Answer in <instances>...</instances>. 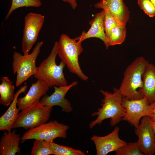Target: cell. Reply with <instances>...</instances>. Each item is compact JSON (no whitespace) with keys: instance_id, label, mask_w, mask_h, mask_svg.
I'll return each instance as SVG.
<instances>
[{"instance_id":"cb8c5ba5","label":"cell","mask_w":155,"mask_h":155,"mask_svg":"<svg viewBox=\"0 0 155 155\" xmlns=\"http://www.w3.org/2000/svg\"><path fill=\"white\" fill-rule=\"evenodd\" d=\"M37 0H12L11 4L8 11L11 14L16 9L24 7H34Z\"/></svg>"},{"instance_id":"52a82bcc","label":"cell","mask_w":155,"mask_h":155,"mask_svg":"<svg viewBox=\"0 0 155 155\" xmlns=\"http://www.w3.org/2000/svg\"><path fill=\"white\" fill-rule=\"evenodd\" d=\"M69 127L57 120L51 121L38 126L29 129L21 137V140L34 139L53 141L57 138H66Z\"/></svg>"},{"instance_id":"e0dca14e","label":"cell","mask_w":155,"mask_h":155,"mask_svg":"<svg viewBox=\"0 0 155 155\" xmlns=\"http://www.w3.org/2000/svg\"><path fill=\"white\" fill-rule=\"evenodd\" d=\"M143 85L138 91L150 104L155 103V65L149 63L142 77Z\"/></svg>"},{"instance_id":"484cf974","label":"cell","mask_w":155,"mask_h":155,"mask_svg":"<svg viewBox=\"0 0 155 155\" xmlns=\"http://www.w3.org/2000/svg\"><path fill=\"white\" fill-rule=\"evenodd\" d=\"M105 12L104 25L105 34L108 39L111 30L117 26L118 24L113 18L109 12L106 11Z\"/></svg>"},{"instance_id":"7c38bea8","label":"cell","mask_w":155,"mask_h":155,"mask_svg":"<svg viewBox=\"0 0 155 155\" xmlns=\"http://www.w3.org/2000/svg\"><path fill=\"white\" fill-rule=\"evenodd\" d=\"M77 84L78 82L74 81L71 84L65 86H54V92L50 96H44L40 102L43 104L50 107L59 106L62 108V112H70L73 111V108L70 102L65 98V96L69 90Z\"/></svg>"},{"instance_id":"30bf717a","label":"cell","mask_w":155,"mask_h":155,"mask_svg":"<svg viewBox=\"0 0 155 155\" xmlns=\"http://www.w3.org/2000/svg\"><path fill=\"white\" fill-rule=\"evenodd\" d=\"M150 118L147 116L143 117L140 123L135 128V133L138 137L137 143L144 155H152L155 153V137Z\"/></svg>"},{"instance_id":"603a6c76","label":"cell","mask_w":155,"mask_h":155,"mask_svg":"<svg viewBox=\"0 0 155 155\" xmlns=\"http://www.w3.org/2000/svg\"><path fill=\"white\" fill-rule=\"evenodd\" d=\"M115 152L116 155H144L140 150L137 142L127 143Z\"/></svg>"},{"instance_id":"83f0119b","label":"cell","mask_w":155,"mask_h":155,"mask_svg":"<svg viewBox=\"0 0 155 155\" xmlns=\"http://www.w3.org/2000/svg\"><path fill=\"white\" fill-rule=\"evenodd\" d=\"M150 121L154 131L155 137V122L152 121L151 119V118L150 119Z\"/></svg>"},{"instance_id":"6da1fadb","label":"cell","mask_w":155,"mask_h":155,"mask_svg":"<svg viewBox=\"0 0 155 155\" xmlns=\"http://www.w3.org/2000/svg\"><path fill=\"white\" fill-rule=\"evenodd\" d=\"M149 63L143 57H139L127 67L119 89L123 97L131 100L144 97L138 90L143 86V75Z\"/></svg>"},{"instance_id":"9c48e42d","label":"cell","mask_w":155,"mask_h":155,"mask_svg":"<svg viewBox=\"0 0 155 155\" xmlns=\"http://www.w3.org/2000/svg\"><path fill=\"white\" fill-rule=\"evenodd\" d=\"M24 27L22 42L24 55L29 54L36 41L45 20L44 16L33 12L28 13L24 19Z\"/></svg>"},{"instance_id":"277c9868","label":"cell","mask_w":155,"mask_h":155,"mask_svg":"<svg viewBox=\"0 0 155 155\" xmlns=\"http://www.w3.org/2000/svg\"><path fill=\"white\" fill-rule=\"evenodd\" d=\"M83 50L82 42L77 41L76 38H71L65 34L61 35L58 42V56L71 72L86 81L88 77L82 72L78 61L79 56Z\"/></svg>"},{"instance_id":"5b68a950","label":"cell","mask_w":155,"mask_h":155,"mask_svg":"<svg viewBox=\"0 0 155 155\" xmlns=\"http://www.w3.org/2000/svg\"><path fill=\"white\" fill-rule=\"evenodd\" d=\"M43 44L42 42H37L30 54L23 55L18 52H14L12 67L14 74H16V86H19L35 74L37 68L36 61Z\"/></svg>"},{"instance_id":"ffe728a7","label":"cell","mask_w":155,"mask_h":155,"mask_svg":"<svg viewBox=\"0 0 155 155\" xmlns=\"http://www.w3.org/2000/svg\"><path fill=\"white\" fill-rule=\"evenodd\" d=\"M126 25L118 24L111 30L108 37L109 46L120 44L124 41L126 36Z\"/></svg>"},{"instance_id":"d6986e66","label":"cell","mask_w":155,"mask_h":155,"mask_svg":"<svg viewBox=\"0 0 155 155\" xmlns=\"http://www.w3.org/2000/svg\"><path fill=\"white\" fill-rule=\"evenodd\" d=\"M0 80L1 83L0 85V104L8 106L14 99V86L7 77H2Z\"/></svg>"},{"instance_id":"5bb4252c","label":"cell","mask_w":155,"mask_h":155,"mask_svg":"<svg viewBox=\"0 0 155 155\" xmlns=\"http://www.w3.org/2000/svg\"><path fill=\"white\" fill-rule=\"evenodd\" d=\"M105 14V12L103 10L96 13L94 18L90 21L89 23L91 27L86 32L83 31L80 35L76 38L77 40L82 42L88 38H97L103 41L106 48L107 49L109 46L105 31L104 25Z\"/></svg>"},{"instance_id":"9a60e30c","label":"cell","mask_w":155,"mask_h":155,"mask_svg":"<svg viewBox=\"0 0 155 155\" xmlns=\"http://www.w3.org/2000/svg\"><path fill=\"white\" fill-rule=\"evenodd\" d=\"M49 87L44 81L37 80L32 84L29 90L23 97L18 98L17 106L20 110L23 111L40 101L41 97L46 95Z\"/></svg>"},{"instance_id":"4316f807","label":"cell","mask_w":155,"mask_h":155,"mask_svg":"<svg viewBox=\"0 0 155 155\" xmlns=\"http://www.w3.org/2000/svg\"><path fill=\"white\" fill-rule=\"evenodd\" d=\"M65 2L69 3L73 9H75L77 6L76 0H61Z\"/></svg>"},{"instance_id":"3957f363","label":"cell","mask_w":155,"mask_h":155,"mask_svg":"<svg viewBox=\"0 0 155 155\" xmlns=\"http://www.w3.org/2000/svg\"><path fill=\"white\" fill-rule=\"evenodd\" d=\"M58 48V42L56 41L51 53L37 67L36 72L34 75L36 79L43 81L50 88L68 85L63 71L65 64L62 61L59 65L56 63Z\"/></svg>"},{"instance_id":"f1b7e54d","label":"cell","mask_w":155,"mask_h":155,"mask_svg":"<svg viewBox=\"0 0 155 155\" xmlns=\"http://www.w3.org/2000/svg\"><path fill=\"white\" fill-rule=\"evenodd\" d=\"M154 117L152 118H151V119L154 121L155 122V105L153 110Z\"/></svg>"},{"instance_id":"44dd1931","label":"cell","mask_w":155,"mask_h":155,"mask_svg":"<svg viewBox=\"0 0 155 155\" xmlns=\"http://www.w3.org/2000/svg\"><path fill=\"white\" fill-rule=\"evenodd\" d=\"M31 155L53 154L50 146V142L44 140L35 139L31 152Z\"/></svg>"},{"instance_id":"7a4b0ae2","label":"cell","mask_w":155,"mask_h":155,"mask_svg":"<svg viewBox=\"0 0 155 155\" xmlns=\"http://www.w3.org/2000/svg\"><path fill=\"white\" fill-rule=\"evenodd\" d=\"M113 91L111 93L102 90H100L104 96L102 100V107L91 114L92 116L97 117L89 124L90 129L96 125H100L103 120L109 118L111 119V125L114 126L120 122L125 115V109L122 104L123 96L119 89L114 88Z\"/></svg>"},{"instance_id":"f546056e","label":"cell","mask_w":155,"mask_h":155,"mask_svg":"<svg viewBox=\"0 0 155 155\" xmlns=\"http://www.w3.org/2000/svg\"><path fill=\"white\" fill-rule=\"evenodd\" d=\"M155 7V0H150Z\"/></svg>"},{"instance_id":"d4e9b609","label":"cell","mask_w":155,"mask_h":155,"mask_svg":"<svg viewBox=\"0 0 155 155\" xmlns=\"http://www.w3.org/2000/svg\"><path fill=\"white\" fill-rule=\"evenodd\" d=\"M137 4L150 17L155 16V7L150 0H137Z\"/></svg>"},{"instance_id":"7402d4cb","label":"cell","mask_w":155,"mask_h":155,"mask_svg":"<svg viewBox=\"0 0 155 155\" xmlns=\"http://www.w3.org/2000/svg\"><path fill=\"white\" fill-rule=\"evenodd\" d=\"M50 146L55 155H84L82 151L71 147L60 145L53 142H50Z\"/></svg>"},{"instance_id":"ac0fdd59","label":"cell","mask_w":155,"mask_h":155,"mask_svg":"<svg viewBox=\"0 0 155 155\" xmlns=\"http://www.w3.org/2000/svg\"><path fill=\"white\" fill-rule=\"evenodd\" d=\"M20 140V135L17 134L15 130L11 132L4 131L0 141V155H15L20 153L19 145Z\"/></svg>"},{"instance_id":"8fae6325","label":"cell","mask_w":155,"mask_h":155,"mask_svg":"<svg viewBox=\"0 0 155 155\" xmlns=\"http://www.w3.org/2000/svg\"><path fill=\"white\" fill-rule=\"evenodd\" d=\"M119 130V127L116 126L111 132L106 135H93L91 140L95 144L97 155H106L110 152L116 151L127 144L126 142L120 138Z\"/></svg>"},{"instance_id":"2e32d148","label":"cell","mask_w":155,"mask_h":155,"mask_svg":"<svg viewBox=\"0 0 155 155\" xmlns=\"http://www.w3.org/2000/svg\"><path fill=\"white\" fill-rule=\"evenodd\" d=\"M28 86L20 87L14 94V99L5 113L0 118V130L11 131L17 119L20 110L17 107L18 97L22 93L25 92Z\"/></svg>"},{"instance_id":"ba28073f","label":"cell","mask_w":155,"mask_h":155,"mask_svg":"<svg viewBox=\"0 0 155 155\" xmlns=\"http://www.w3.org/2000/svg\"><path fill=\"white\" fill-rule=\"evenodd\" d=\"M122 104L125 109V115L122 119L127 121L137 127L142 118L145 116L154 117L153 110L155 103L150 104L145 96L139 99L129 100L122 97Z\"/></svg>"},{"instance_id":"8992f818","label":"cell","mask_w":155,"mask_h":155,"mask_svg":"<svg viewBox=\"0 0 155 155\" xmlns=\"http://www.w3.org/2000/svg\"><path fill=\"white\" fill-rule=\"evenodd\" d=\"M53 107L36 102L19 113L13 128L23 127L26 130L45 123L49 120Z\"/></svg>"},{"instance_id":"4fadbf2b","label":"cell","mask_w":155,"mask_h":155,"mask_svg":"<svg viewBox=\"0 0 155 155\" xmlns=\"http://www.w3.org/2000/svg\"><path fill=\"white\" fill-rule=\"evenodd\" d=\"M94 6L109 12L119 25H126L130 18V11L123 0H101Z\"/></svg>"}]
</instances>
